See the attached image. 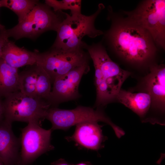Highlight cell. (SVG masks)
I'll use <instances>...</instances> for the list:
<instances>
[{"mask_svg":"<svg viewBox=\"0 0 165 165\" xmlns=\"http://www.w3.org/2000/svg\"><path fill=\"white\" fill-rule=\"evenodd\" d=\"M83 48L93 61L97 95L95 106L99 108L116 98L130 72L122 69L111 60L101 41L90 45L85 42Z\"/></svg>","mask_w":165,"mask_h":165,"instance_id":"cell-2","label":"cell"},{"mask_svg":"<svg viewBox=\"0 0 165 165\" xmlns=\"http://www.w3.org/2000/svg\"><path fill=\"white\" fill-rule=\"evenodd\" d=\"M0 165H3L2 162L0 160Z\"/></svg>","mask_w":165,"mask_h":165,"instance_id":"cell-25","label":"cell"},{"mask_svg":"<svg viewBox=\"0 0 165 165\" xmlns=\"http://www.w3.org/2000/svg\"><path fill=\"white\" fill-rule=\"evenodd\" d=\"M59 8L60 11L70 10L71 15L81 14V1L80 0H63L59 1Z\"/></svg>","mask_w":165,"mask_h":165,"instance_id":"cell-19","label":"cell"},{"mask_svg":"<svg viewBox=\"0 0 165 165\" xmlns=\"http://www.w3.org/2000/svg\"><path fill=\"white\" fill-rule=\"evenodd\" d=\"M90 70L89 63L77 67L57 78L46 101L51 107L60 104L75 100L80 97L79 87L82 76Z\"/></svg>","mask_w":165,"mask_h":165,"instance_id":"cell-10","label":"cell"},{"mask_svg":"<svg viewBox=\"0 0 165 165\" xmlns=\"http://www.w3.org/2000/svg\"><path fill=\"white\" fill-rule=\"evenodd\" d=\"M66 13L62 11L55 12L46 4L39 3L22 20L6 31L9 37L16 40L33 39L47 31H56Z\"/></svg>","mask_w":165,"mask_h":165,"instance_id":"cell-4","label":"cell"},{"mask_svg":"<svg viewBox=\"0 0 165 165\" xmlns=\"http://www.w3.org/2000/svg\"><path fill=\"white\" fill-rule=\"evenodd\" d=\"M4 118V109L3 101L0 97V121Z\"/></svg>","mask_w":165,"mask_h":165,"instance_id":"cell-22","label":"cell"},{"mask_svg":"<svg viewBox=\"0 0 165 165\" xmlns=\"http://www.w3.org/2000/svg\"><path fill=\"white\" fill-rule=\"evenodd\" d=\"M9 38L6 29L0 31V59L1 58L3 49L9 40Z\"/></svg>","mask_w":165,"mask_h":165,"instance_id":"cell-20","label":"cell"},{"mask_svg":"<svg viewBox=\"0 0 165 165\" xmlns=\"http://www.w3.org/2000/svg\"><path fill=\"white\" fill-rule=\"evenodd\" d=\"M36 64L42 68L52 84L57 78L79 66L89 63L91 58L82 48L64 50L51 47L43 53L36 51Z\"/></svg>","mask_w":165,"mask_h":165,"instance_id":"cell-6","label":"cell"},{"mask_svg":"<svg viewBox=\"0 0 165 165\" xmlns=\"http://www.w3.org/2000/svg\"><path fill=\"white\" fill-rule=\"evenodd\" d=\"M45 119L51 122L52 131L57 129L66 130L72 126L89 121L105 122L110 125L115 131L119 128L100 108L95 110L81 105L68 110L51 107L47 111Z\"/></svg>","mask_w":165,"mask_h":165,"instance_id":"cell-8","label":"cell"},{"mask_svg":"<svg viewBox=\"0 0 165 165\" xmlns=\"http://www.w3.org/2000/svg\"><path fill=\"white\" fill-rule=\"evenodd\" d=\"M1 7V5L0 3V7ZM5 29V26L2 25L0 23V31H2Z\"/></svg>","mask_w":165,"mask_h":165,"instance_id":"cell-23","label":"cell"},{"mask_svg":"<svg viewBox=\"0 0 165 165\" xmlns=\"http://www.w3.org/2000/svg\"><path fill=\"white\" fill-rule=\"evenodd\" d=\"M39 3L35 0H2L1 7L7 8L18 16V22L22 20Z\"/></svg>","mask_w":165,"mask_h":165,"instance_id":"cell-18","label":"cell"},{"mask_svg":"<svg viewBox=\"0 0 165 165\" xmlns=\"http://www.w3.org/2000/svg\"><path fill=\"white\" fill-rule=\"evenodd\" d=\"M21 130L18 165H29L41 155L53 148L50 143L51 129L46 130L40 122H30Z\"/></svg>","mask_w":165,"mask_h":165,"instance_id":"cell-9","label":"cell"},{"mask_svg":"<svg viewBox=\"0 0 165 165\" xmlns=\"http://www.w3.org/2000/svg\"><path fill=\"white\" fill-rule=\"evenodd\" d=\"M116 98L138 115L143 121L151 106V98L147 92L133 93L121 90Z\"/></svg>","mask_w":165,"mask_h":165,"instance_id":"cell-16","label":"cell"},{"mask_svg":"<svg viewBox=\"0 0 165 165\" xmlns=\"http://www.w3.org/2000/svg\"><path fill=\"white\" fill-rule=\"evenodd\" d=\"M36 51L34 52L17 46L8 40L2 51L1 58L11 66L16 68L36 64Z\"/></svg>","mask_w":165,"mask_h":165,"instance_id":"cell-15","label":"cell"},{"mask_svg":"<svg viewBox=\"0 0 165 165\" xmlns=\"http://www.w3.org/2000/svg\"><path fill=\"white\" fill-rule=\"evenodd\" d=\"M146 77L147 92L150 95L151 107L163 113L165 106V67L163 64H153Z\"/></svg>","mask_w":165,"mask_h":165,"instance_id":"cell-13","label":"cell"},{"mask_svg":"<svg viewBox=\"0 0 165 165\" xmlns=\"http://www.w3.org/2000/svg\"><path fill=\"white\" fill-rule=\"evenodd\" d=\"M97 122H86L76 125L73 134L66 138L73 141L81 147L87 149L97 151L104 147L106 139L102 132L101 126Z\"/></svg>","mask_w":165,"mask_h":165,"instance_id":"cell-12","label":"cell"},{"mask_svg":"<svg viewBox=\"0 0 165 165\" xmlns=\"http://www.w3.org/2000/svg\"><path fill=\"white\" fill-rule=\"evenodd\" d=\"M104 8L103 4H99L97 11L90 16L66 13L56 31L57 37L51 47L64 50L83 49L84 37L94 38L102 35L103 31L96 28L95 21Z\"/></svg>","mask_w":165,"mask_h":165,"instance_id":"cell-3","label":"cell"},{"mask_svg":"<svg viewBox=\"0 0 165 165\" xmlns=\"http://www.w3.org/2000/svg\"><path fill=\"white\" fill-rule=\"evenodd\" d=\"M146 30L158 49H165V0H145L131 11H122Z\"/></svg>","mask_w":165,"mask_h":165,"instance_id":"cell-5","label":"cell"},{"mask_svg":"<svg viewBox=\"0 0 165 165\" xmlns=\"http://www.w3.org/2000/svg\"><path fill=\"white\" fill-rule=\"evenodd\" d=\"M110 28L103 32L101 40L106 48L126 62L138 67L150 66L158 48L146 30L127 17L121 11L108 7Z\"/></svg>","mask_w":165,"mask_h":165,"instance_id":"cell-1","label":"cell"},{"mask_svg":"<svg viewBox=\"0 0 165 165\" xmlns=\"http://www.w3.org/2000/svg\"><path fill=\"white\" fill-rule=\"evenodd\" d=\"M51 165H73L68 163L64 159H60L51 164Z\"/></svg>","mask_w":165,"mask_h":165,"instance_id":"cell-21","label":"cell"},{"mask_svg":"<svg viewBox=\"0 0 165 165\" xmlns=\"http://www.w3.org/2000/svg\"><path fill=\"white\" fill-rule=\"evenodd\" d=\"M30 66L19 73L20 91L30 97L46 101L51 91L50 78L36 64Z\"/></svg>","mask_w":165,"mask_h":165,"instance_id":"cell-11","label":"cell"},{"mask_svg":"<svg viewBox=\"0 0 165 165\" xmlns=\"http://www.w3.org/2000/svg\"><path fill=\"white\" fill-rule=\"evenodd\" d=\"M3 102L4 119L15 121L40 122L45 119L50 105L45 100L28 96L18 91L8 94Z\"/></svg>","mask_w":165,"mask_h":165,"instance_id":"cell-7","label":"cell"},{"mask_svg":"<svg viewBox=\"0 0 165 165\" xmlns=\"http://www.w3.org/2000/svg\"><path fill=\"white\" fill-rule=\"evenodd\" d=\"M90 165V164L89 163H88L87 162H82V163H78L77 164H76V165Z\"/></svg>","mask_w":165,"mask_h":165,"instance_id":"cell-24","label":"cell"},{"mask_svg":"<svg viewBox=\"0 0 165 165\" xmlns=\"http://www.w3.org/2000/svg\"><path fill=\"white\" fill-rule=\"evenodd\" d=\"M12 123L4 118L0 121V160L3 165H18L19 161L20 140L14 134Z\"/></svg>","mask_w":165,"mask_h":165,"instance_id":"cell-14","label":"cell"},{"mask_svg":"<svg viewBox=\"0 0 165 165\" xmlns=\"http://www.w3.org/2000/svg\"><path fill=\"white\" fill-rule=\"evenodd\" d=\"M20 91L18 68L13 67L0 59V97Z\"/></svg>","mask_w":165,"mask_h":165,"instance_id":"cell-17","label":"cell"}]
</instances>
